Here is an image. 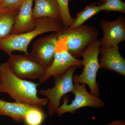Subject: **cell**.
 I'll return each mask as SVG.
<instances>
[{"label": "cell", "instance_id": "obj_13", "mask_svg": "<svg viewBox=\"0 0 125 125\" xmlns=\"http://www.w3.org/2000/svg\"><path fill=\"white\" fill-rule=\"evenodd\" d=\"M34 106L22 103L9 102L0 99V116H9L15 121L21 123L23 121L27 112Z\"/></svg>", "mask_w": 125, "mask_h": 125}, {"label": "cell", "instance_id": "obj_23", "mask_svg": "<svg viewBox=\"0 0 125 125\" xmlns=\"http://www.w3.org/2000/svg\"><path fill=\"white\" fill-rule=\"evenodd\" d=\"M2 1H3V0H0V4H1V3H2Z\"/></svg>", "mask_w": 125, "mask_h": 125}, {"label": "cell", "instance_id": "obj_19", "mask_svg": "<svg viewBox=\"0 0 125 125\" xmlns=\"http://www.w3.org/2000/svg\"><path fill=\"white\" fill-rule=\"evenodd\" d=\"M101 11H118L125 13V3L121 0H105L103 4L99 3Z\"/></svg>", "mask_w": 125, "mask_h": 125}, {"label": "cell", "instance_id": "obj_5", "mask_svg": "<svg viewBox=\"0 0 125 125\" xmlns=\"http://www.w3.org/2000/svg\"><path fill=\"white\" fill-rule=\"evenodd\" d=\"M78 66L70 67L60 78L55 79L54 86L52 88L42 89L40 94L48 99V112L49 116L57 113L60 107L62 98L68 93L74 91L73 77L74 73Z\"/></svg>", "mask_w": 125, "mask_h": 125}, {"label": "cell", "instance_id": "obj_4", "mask_svg": "<svg viewBox=\"0 0 125 125\" xmlns=\"http://www.w3.org/2000/svg\"><path fill=\"white\" fill-rule=\"evenodd\" d=\"M58 34V39L64 42L67 51L77 58L86 48L97 39L98 32L96 28L89 25H83L74 29L66 28Z\"/></svg>", "mask_w": 125, "mask_h": 125}, {"label": "cell", "instance_id": "obj_16", "mask_svg": "<svg viewBox=\"0 0 125 125\" xmlns=\"http://www.w3.org/2000/svg\"><path fill=\"white\" fill-rule=\"evenodd\" d=\"M101 11L99 3L96 5L95 2L92 3L85 7L83 10L78 13L76 18L69 28L74 29L83 25L84 23L90 18Z\"/></svg>", "mask_w": 125, "mask_h": 125}, {"label": "cell", "instance_id": "obj_2", "mask_svg": "<svg viewBox=\"0 0 125 125\" xmlns=\"http://www.w3.org/2000/svg\"><path fill=\"white\" fill-rule=\"evenodd\" d=\"M66 28L60 19L41 18L36 20L35 28L27 32L18 34H10L0 39V50L10 55L15 51L23 52L29 55L28 47L34 38L42 34L53 32H61Z\"/></svg>", "mask_w": 125, "mask_h": 125}, {"label": "cell", "instance_id": "obj_20", "mask_svg": "<svg viewBox=\"0 0 125 125\" xmlns=\"http://www.w3.org/2000/svg\"><path fill=\"white\" fill-rule=\"evenodd\" d=\"M27 0H3L1 5L10 10H19Z\"/></svg>", "mask_w": 125, "mask_h": 125}, {"label": "cell", "instance_id": "obj_24", "mask_svg": "<svg viewBox=\"0 0 125 125\" xmlns=\"http://www.w3.org/2000/svg\"><path fill=\"white\" fill-rule=\"evenodd\" d=\"M105 0H104V1H105Z\"/></svg>", "mask_w": 125, "mask_h": 125}, {"label": "cell", "instance_id": "obj_12", "mask_svg": "<svg viewBox=\"0 0 125 125\" xmlns=\"http://www.w3.org/2000/svg\"><path fill=\"white\" fill-rule=\"evenodd\" d=\"M33 0H27L22 5L16 17L11 34H18L27 32L35 28L36 20L32 14Z\"/></svg>", "mask_w": 125, "mask_h": 125}, {"label": "cell", "instance_id": "obj_6", "mask_svg": "<svg viewBox=\"0 0 125 125\" xmlns=\"http://www.w3.org/2000/svg\"><path fill=\"white\" fill-rule=\"evenodd\" d=\"M83 66L82 60L75 58L67 51L64 40L58 39L54 59L46 68L43 76L39 79V83H43L52 76L54 79L62 76L69 68L73 66Z\"/></svg>", "mask_w": 125, "mask_h": 125}, {"label": "cell", "instance_id": "obj_3", "mask_svg": "<svg viewBox=\"0 0 125 125\" xmlns=\"http://www.w3.org/2000/svg\"><path fill=\"white\" fill-rule=\"evenodd\" d=\"M101 47V41L97 39L81 54L80 56L83 58L82 63L83 69L80 74L75 75L73 77L74 83L87 84L90 93L97 97H99V90L96 78L98 71L100 69L98 55Z\"/></svg>", "mask_w": 125, "mask_h": 125}, {"label": "cell", "instance_id": "obj_1", "mask_svg": "<svg viewBox=\"0 0 125 125\" xmlns=\"http://www.w3.org/2000/svg\"><path fill=\"white\" fill-rule=\"evenodd\" d=\"M39 84L15 76L7 62L0 64V93L8 94L16 102L42 107L47 105V99L37 96Z\"/></svg>", "mask_w": 125, "mask_h": 125}, {"label": "cell", "instance_id": "obj_21", "mask_svg": "<svg viewBox=\"0 0 125 125\" xmlns=\"http://www.w3.org/2000/svg\"><path fill=\"white\" fill-rule=\"evenodd\" d=\"M125 125V122L123 120H117L108 125Z\"/></svg>", "mask_w": 125, "mask_h": 125}, {"label": "cell", "instance_id": "obj_7", "mask_svg": "<svg viewBox=\"0 0 125 125\" xmlns=\"http://www.w3.org/2000/svg\"><path fill=\"white\" fill-rule=\"evenodd\" d=\"M85 85V84L74 83V91L72 93L75 96L74 99L71 104H68L69 98L66 96L64 98L63 104L60 106L56 113L58 117L66 113L74 114L78 109L81 108L90 107L96 108L105 106V103L102 100L87 91Z\"/></svg>", "mask_w": 125, "mask_h": 125}, {"label": "cell", "instance_id": "obj_17", "mask_svg": "<svg viewBox=\"0 0 125 125\" xmlns=\"http://www.w3.org/2000/svg\"><path fill=\"white\" fill-rule=\"evenodd\" d=\"M46 117L42 107L34 106L27 112L23 122L25 125H41Z\"/></svg>", "mask_w": 125, "mask_h": 125}, {"label": "cell", "instance_id": "obj_10", "mask_svg": "<svg viewBox=\"0 0 125 125\" xmlns=\"http://www.w3.org/2000/svg\"><path fill=\"white\" fill-rule=\"evenodd\" d=\"M100 25L103 32V37L100 40L101 47L118 46L125 40V20L120 17L113 21L102 20Z\"/></svg>", "mask_w": 125, "mask_h": 125}, {"label": "cell", "instance_id": "obj_22", "mask_svg": "<svg viewBox=\"0 0 125 125\" xmlns=\"http://www.w3.org/2000/svg\"><path fill=\"white\" fill-rule=\"evenodd\" d=\"M99 0L102 1V2H103V3H104V0Z\"/></svg>", "mask_w": 125, "mask_h": 125}, {"label": "cell", "instance_id": "obj_18", "mask_svg": "<svg viewBox=\"0 0 125 125\" xmlns=\"http://www.w3.org/2000/svg\"><path fill=\"white\" fill-rule=\"evenodd\" d=\"M58 4L61 15V20L66 28L71 26L74 19L70 13L69 7V0H56Z\"/></svg>", "mask_w": 125, "mask_h": 125}, {"label": "cell", "instance_id": "obj_15", "mask_svg": "<svg viewBox=\"0 0 125 125\" xmlns=\"http://www.w3.org/2000/svg\"><path fill=\"white\" fill-rule=\"evenodd\" d=\"M19 10H10L0 5V39L11 34Z\"/></svg>", "mask_w": 125, "mask_h": 125}, {"label": "cell", "instance_id": "obj_11", "mask_svg": "<svg viewBox=\"0 0 125 125\" xmlns=\"http://www.w3.org/2000/svg\"><path fill=\"white\" fill-rule=\"evenodd\" d=\"M100 68L113 71L125 76V60L119 51L118 46L100 48Z\"/></svg>", "mask_w": 125, "mask_h": 125}, {"label": "cell", "instance_id": "obj_9", "mask_svg": "<svg viewBox=\"0 0 125 125\" xmlns=\"http://www.w3.org/2000/svg\"><path fill=\"white\" fill-rule=\"evenodd\" d=\"M58 42V34L53 33L36 40L34 43L29 56L46 68L54 59L56 46Z\"/></svg>", "mask_w": 125, "mask_h": 125}, {"label": "cell", "instance_id": "obj_8", "mask_svg": "<svg viewBox=\"0 0 125 125\" xmlns=\"http://www.w3.org/2000/svg\"><path fill=\"white\" fill-rule=\"evenodd\" d=\"M29 55L11 54L9 56L7 64L12 73L18 78L40 79L45 74L46 68Z\"/></svg>", "mask_w": 125, "mask_h": 125}, {"label": "cell", "instance_id": "obj_14", "mask_svg": "<svg viewBox=\"0 0 125 125\" xmlns=\"http://www.w3.org/2000/svg\"><path fill=\"white\" fill-rule=\"evenodd\" d=\"M34 6L32 9L34 19L50 18L60 19V9L56 0H33Z\"/></svg>", "mask_w": 125, "mask_h": 125}]
</instances>
